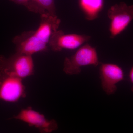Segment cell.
Listing matches in <instances>:
<instances>
[{
  "label": "cell",
  "instance_id": "277c9868",
  "mask_svg": "<svg viewBox=\"0 0 133 133\" xmlns=\"http://www.w3.org/2000/svg\"><path fill=\"white\" fill-rule=\"evenodd\" d=\"M26 96L22 79L0 71V99L15 102Z\"/></svg>",
  "mask_w": 133,
  "mask_h": 133
},
{
  "label": "cell",
  "instance_id": "30bf717a",
  "mask_svg": "<svg viewBox=\"0 0 133 133\" xmlns=\"http://www.w3.org/2000/svg\"><path fill=\"white\" fill-rule=\"evenodd\" d=\"M78 5L85 19L93 21L98 17L103 9L104 0H78Z\"/></svg>",
  "mask_w": 133,
  "mask_h": 133
},
{
  "label": "cell",
  "instance_id": "5b68a950",
  "mask_svg": "<svg viewBox=\"0 0 133 133\" xmlns=\"http://www.w3.org/2000/svg\"><path fill=\"white\" fill-rule=\"evenodd\" d=\"M12 119L27 123L29 127H34L40 133H51L58 128L57 122L55 119L49 120L44 115L29 107L21 110Z\"/></svg>",
  "mask_w": 133,
  "mask_h": 133
},
{
  "label": "cell",
  "instance_id": "7a4b0ae2",
  "mask_svg": "<svg viewBox=\"0 0 133 133\" xmlns=\"http://www.w3.org/2000/svg\"><path fill=\"white\" fill-rule=\"evenodd\" d=\"M99 64L96 48L85 44L78 49L70 57H66L64 62L63 71L68 75H76L80 73L83 66H97Z\"/></svg>",
  "mask_w": 133,
  "mask_h": 133
},
{
  "label": "cell",
  "instance_id": "8992f818",
  "mask_svg": "<svg viewBox=\"0 0 133 133\" xmlns=\"http://www.w3.org/2000/svg\"><path fill=\"white\" fill-rule=\"evenodd\" d=\"M90 36L71 33L65 34L58 30L54 33L50 39L48 47L53 51H59L63 49H79L90 40Z\"/></svg>",
  "mask_w": 133,
  "mask_h": 133
},
{
  "label": "cell",
  "instance_id": "ba28073f",
  "mask_svg": "<svg viewBox=\"0 0 133 133\" xmlns=\"http://www.w3.org/2000/svg\"><path fill=\"white\" fill-rule=\"evenodd\" d=\"M17 52L32 56L48 50V45L37 37L35 30L24 31L13 38Z\"/></svg>",
  "mask_w": 133,
  "mask_h": 133
},
{
  "label": "cell",
  "instance_id": "8fae6325",
  "mask_svg": "<svg viewBox=\"0 0 133 133\" xmlns=\"http://www.w3.org/2000/svg\"><path fill=\"white\" fill-rule=\"evenodd\" d=\"M33 3L38 9L40 15L48 13L57 15L54 0H34Z\"/></svg>",
  "mask_w": 133,
  "mask_h": 133
},
{
  "label": "cell",
  "instance_id": "6da1fadb",
  "mask_svg": "<svg viewBox=\"0 0 133 133\" xmlns=\"http://www.w3.org/2000/svg\"><path fill=\"white\" fill-rule=\"evenodd\" d=\"M0 71L23 79L34 72L32 56L17 52L9 57L0 56Z\"/></svg>",
  "mask_w": 133,
  "mask_h": 133
},
{
  "label": "cell",
  "instance_id": "52a82bcc",
  "mask_svg": "<svg viewBox=\"0 0 133 133\" xmlns=\"http://www.w3.org/2000/svg\"><path fill=\"white\" fill-rule=\"evenodd\" d=\"M99 72L102 90L107 95L113 94L117 90L116 84L124 80L123 69L118 65L106 63L101 64Z\"/></svg>",
  "mask_w": 133,
  "mask_h": 133
},
{
  "label": "cell",
  "instance_id": "4fadbf2b",
  "mask_svg": "<svg viewBox=\"0 0 133 133\" xmlns=\"http://www.w3.org/2000/svg\"><path fill=\"white\" fill-rule=\"evenodd\" d=\"M129 80L132 83V86L131 88V90L133 92V66H132V68L130 69V71L129 73Z\"/></svg>",
  "mask_w": 133,
  "mask_h": 133
},
{
  "label": "cell",
  "instance_id": "7c38bea8",
  "mask_svg": "<svg viewBox=\"0 0 133 133\" xmlns=\"http://www.w3.org/2000/svg\"><path fill=\"white\" fill-rule=\"evenodd\" d=\"M18 5H23L27 8L34 0H10Z\"/></svg>",
  "mask_w": 133,
  "mask_h": 133
},
{
  "label": "cell",
  "instance_id": "3957f363",
  "mask_svg": "<svg viewBox=\"0 0 133 133\" xmlns=\"http://www.w3.org/2000/svg\"><path fill=\"white\" fill-rule=\"evenodd\" d=\"M107 16L110 20V38H113L125 31L133 20V5L124 2L115 4L109 8Z\"/></svg>",
  "mask_w": 133,
  "mask_h": 133
},
{
  "label": "cell",
  "instance_id": "9c48e42d",
  "mask_svg": "<svg viewBox=\"0 0 133 133\" xmlns=\"http://www.w3.org/2000/svg\"><path fill=\"white\" fill-rule=\"evenodd\" d=\"M61 20L57 15L45 13L41 15V21L38 29L35 30L37 37L48 45L51 37L58 30Z\"/></svg>",
  "mask_w": 133,
  "mask_h": 133
}]
</instances>
